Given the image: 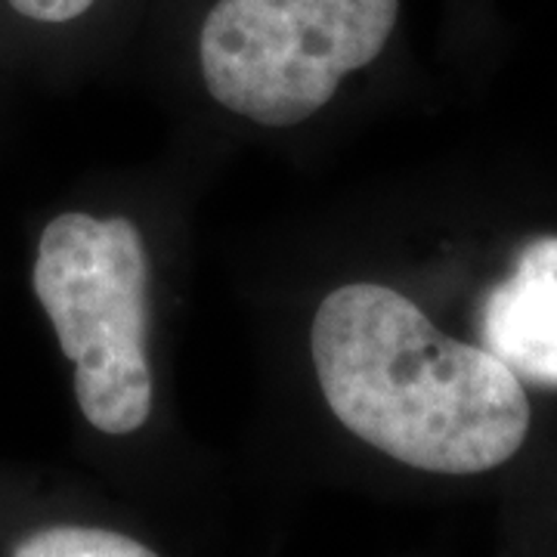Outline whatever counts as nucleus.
<instances>
[{"mask_svg":"<svg viewBox=\"0 0 557 557\" xmlns=\"http://www.w3.org/2000/svg\"><path fill=\"white\" fill-rule=\"evenodd\" d=\"M310 354L341 424L418 471L483 474L518 456L530 434L518 375L486 347L443 335L387 285L332 292L313 319Z\"/></svg>","mask_w":557,"mask_h":557,"instance_id":"obj_1","label":"nucleus"},{"mask_svg":"<svg viewBox=\"0 0 557 557\" xmlns=\"http://www.w3.org/2000/svg\"><path fill=\"white\" fill-rule=\"evenodd\" d=\"M13 557H159L137 539L100 527H50L22 539Z\"/></svg>","mask_w":557,"mask_h":557,"instance_id":"obj_5","label":"nucleus"},{"mask_svg":"<svg viewBox=\"0 0 557 557\" xmlns=\"http://www.w3.org/2000/svg\"><path fill=\"white\" fill-rule=\"evenodd\" d=\"M403 0H208L196 28L205 90L233 115L292 127L372 65Z\"/></svg>","mask_w":557,"mask_h":557,"instance_id":"obj_2","label":"nucleus"},{"mask_svg":"<svg viewBox=\"0 0 557 557\" xmlns=\"http://www.w3.org/2000/svg\"><path fill=\"white\" fill-rule=\"evenodd\" d=\"M480 338L518 379L557 387V236L530 242L486 295Z\"/></svg>","mask_w":557,"mask_h":557,"instance_id":"obj_4","label":"nucleus"},{"mask_svg":"<svg viewBox=\"0 0 557 557\" xmlns=\"http://www.w3.org/2000/svg\"><path fill=\"white\" fill-rule=\"evenodd\" d=\"M20 20L44 28H65L97 13L106 0H3Z\"/></svg>","mask_w":557,"mask_h":557,"instance_id":"obj_6","label":"nucleus"},{"mask_svg":"<svg viewBox=\"0 0 557 557\" xmlns=\"http://www.w3.org/2000/svg\"><path fill=\"white\" fill-rule=\"evenodd\" d=\"M35 295L75 362V397L102 434H134L152 412L149 260L124 218L60 214L38 245Z\"/></svg>","mask_w":557,"mask_h":557,"instance_id":"obj_3","label":"nucleus"}]
</instances>
